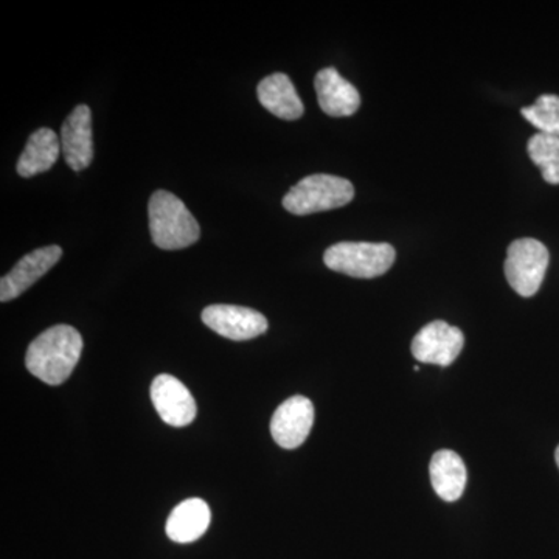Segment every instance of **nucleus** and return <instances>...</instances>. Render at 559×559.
I'll return each instance as SVG.
<instances>
[{
    "instance_id": "10",
    "label": "nucleus",
    "mask_w": 559,
    "mask_h": 559,
    "mask_svg": "<svg viewBox=\"0 0 559 559\" xmlns=\"http://www.w3.org/2000/svg\"><path fill=\"white\" fill-rule=\"evenodd\" d=\"M61 257L62 249L55 245L27 253L5 277L0 280V300H2V304L16 299L25 290L32 288L39 278H43L61 260Z\"/></svg>"
},
{
    "instance_id": "16",
    "label": "nucleus",
    "mask_w": 559,
    "mask_h": 559,
    "mask_svg": "<svg viewBox=\"0 0 559 559\" xmlns=\"http://www.w3.org/2000/svg\"><path fill=\"white\" fill-rule=\"evenodd\" d=\"M210 518L212 514H210L209 506L204 500H183L168 518V538L180 544L193 543L207 532Z\"/></svg>"
},
{
    "instance_id": "15",
    "label": "nucleus",
    "mask_w": 559,
    "mask_h": 559,
    "mask_svg": "<svg viewBox=\"0 0 559 559\" xmlns=\"http://www.w3.org/2000/svg\"><path fill=\"white\" fill-rule=\"evenodd\" d=\"M61 140L49 128L33 132L27 146L17 160V173L22 178H33L39 173L49 171L60 157Z\"/></svg>"
},
{
    "instance_id": "2",
    "label": "nucleus",
    "mask_w": 559,
    "mask_h": 559,
    "mask_svg": "<svg viewBox=\"0 0 559 559\" xmlns=\"http://www.w3.org/2000/svg\"><path fill=\"white\" fill-rule=\"evenodd\" d=\"M148 218L151 238L157 248L186 249L200 240V224L170 191H154L148 204Z\"/></svg>"
},
{
    "instance_id": "9",
    "label": "nucleus",
    "mask_w": 559,
    "mask_h": 559,
    "mask_svg": "<svg viewBox=\"0 0 559 559\" xmlns=\"http://www.w3.org/2000/svg\"><path fill=\"white\" fill-rule=\"evenodd\" d=\"M157 414L173 428H186L197 418V401L190 390L171 374H159L151 384Z\"/></svg>"
},
{
    "instance_id": "17",
    "label": "nucleus",
    "mask_w": 559,
    "mask_h": 559,
    "mask_svg": "<svg viewBox=\"0 0 559 559\" xmlns=\"http://www.w3.org/2000/svg\"><path fill=\"white\" fill-rule=\"evenodd\" d=\"M527 150L530 159L539 168L544 180L558 186L559 138L539 132L528 140Z\"/></svg>"
},
{
    "instance_id": "8",
    "label": "nucleus",
    "mask_w": 559,
    "mask_h": 559,
    "mask_svg": "<svg viewBox=\"0 0 559 559\" xmlns=\"http://www.w3.org/2000/svg\"><path fill=\"white\" fill-rule=\"evenodd\" d=\"M314 425V406L305 396H293L280 404L271 419L272 439L285 450H296L310 436Z\"/></svg>"
},
{
    "instance_id": "12",
    "label": "nucleus",
    "mask_w": 559,
    "mask_h": 559,
    "mask_svg": "<svg viewBox=\"0 0 559 559\" xmlns=\"http://www.w3.org/2000/svg\"><path fill=\"white\" fill-rule=\"evenodd\" d=\"M320 109L331 117H349L358 112L359 92L334 68L320 70L314 80Z\"/></svg>"
},
{
    "instance_id": "3",
    "label": "nucleus",
    "mask_w": 559,
    "mask_h": 559,
    "mask_svg": "<svg viewBox=\"0 0 559 559\" xmlns=\"http://www.w3.org/2000/svg\"><path fill=\"white\" fill-rule=\"evenodd\" d=\"M355 198L348 179L333 175H312L300 180L283 198V207L297 216L344 207Z\"/></svg>"
},
{
    "instance_id": "6",
    "label": "nucleus",
    "mask_w": 559,
    "mask_h": 559,
    "mask_svg": "<svg viewBox=\"0 0 559 559\" xmlns=\"http://www.w3.org/2000/svg\"><path fill=\"white\" fill-rule=\"evenodd\" d=\"M465 345L462 331L443 320L430 322L412 341V355L419 362L448 367L459 358Z\"/></svg>"
},
{
    "instance_id": "19",
    "label": "nucleus",
    "mask_w": 559,
    "mask_h": 559,
    "mask_svg": "<svg viewBox=\"0 0 559 559\" xmlns=\"http://www.w3.org/2000/svg\"><path fill=\"white\" fill-rule=\"evenodd\" d=\"M555 459H557L558 468H559V447H558L557 452H555Z\"/></svg>"
},
{
    "instance_id": "4",
    "label": "nucleus",
    "mask_w": 559,
    "mask_h": 559,
    "mask_svg": "<svg viewBox=\"0 0 559 559\" xmlns=\"http://www.w3.org/2000/svg\"><path fill=\"white\" fill-rule=\"evenodd\" d=\"M395 260V249L388 242H336L323 255L331 271L355 278L381 277Z\"/></svg>"
},
{
    "instance_id": "11",
    "label": "nucleus",
    "mask_w": 559,
    "mask_h": 559,
    "mask_svg": "<svg viewBox=\"0 0 559 559\" xmlns=\"http://www.w3.org/2000/svg\"><path fill=\"white\" fill-rule=\"evenodd\" d=\"M61 151L66 164L73 171L90 167L94 159L92 112L90 106L80 105L72 110L61 128Z\"/></svg>"
},
{
    "instance_id": "1",
    "label": "nucleus",
    "mask_w": 559,
    "mask_h": 559,
    "mask_svg": "<svg viewBox=\"0 0 559 559\" xmlns=\"http://www.w3.org/2000/svg\"><path fill=\"white\" fill-rule=\"evenodd\" d=\"M83 352V337L69 325H57L32 342L25 366L33 377L49 385L68 381Z\"/></svg>"
},
{
    "instance_id": "18",
    "label": "nucleus",
    "mask_w": 559,
    "mask_h": 559,
    "mask_svg": "<svg viewBox=\"0 0 559 559\" xmlns=\"http://www.w3.org/2000/svg\"><path fill=\"white\" fill-rule=\"evenodd\" d=\"M521 114L543 134L559 138V97L557 95H540L538 100L522 109Z\"/></svg>"
},
{
    "instance_id": "14",
    "label": "nucleus",
    "mask_w": 559,
    "mask_h": 559,
    "mask_svg": "<svg viewBox=\"0 0 559 559\" xmlns=\"http://www.w3.org/2000/svg\"><path fill=\"white\" fill-rule=\"evenodd\" d=\"M430 481L439 498L455 502L465 491L468 473L465 462L454 451H439L429 465Z\"/></svg>"
},
{
    "instance_id": "13",
    "label": "nucleus",
    "mask_w": 559,
    "mask_h": 559,
    "mask_svg": "<svg viewBox=\"0 0 559 559\" xmlns=\"http://www.w3.org/2000/svg\"><path fill=\"white\" fill-rule=\"evenodd\" d=\"M257 94H259L261 106L278 119L299 120L304 116V103H301L293 81L285 73H272L261 80Z\"/></svg>"
},
{
    "instance_id": "5",
    "label": "nucleus",
    "mask_w": 559,
    "mask_h": 559,
    "mask_svg": "<svg viewBox=\"0 0 559 559\" xmlns=\"http://www.w3.org/2000/svg\"><path fill=\"white\" fill-rule=\"evenodd\" d=\"M549 260V250L538 240L522 238L511 242L503 264L511 288L522 297L535 296L546 277Z\"/></svg>"
},
{
    "instance_id": "7",
    "label": "nucleus",
    "mask_w": 559,
    "mask_h": 559,
    "mask_svg": "<svg viewBox=\"0 0 559 559\" xmlns=\"http://www.w3.org/2000/svg\"><path fill=\"white\" fill-rule=\"evenodd\" d=\"M202 322L230 341H249L266 333L267 319L252 308L237 305H212L202 311Z\"/></svg>"
}]
</instances>
